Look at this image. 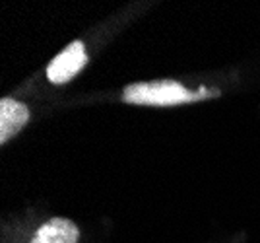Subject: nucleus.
Instances as JSON below:
<instances>
[{"label":"nucleus","instance_id":"20e7f679","mask_svg":"<svg viewBox=\"0 0 260 243\" xmlns=\"http://www.w3.org/2000/svg\"><path fill=\"white\" fill-rule=\"evenodd\" d=\"M80 230L72 220L53 218L37 228L31 243H78Z\"/></svg>","mask_w":260,"mask_h":243},{"label":"nucleus","instance_id":"7ed1b4c3","mask_svg":"<svg viewBox=\"0 0 260 243\" xmlns=\"http://www.w3.org/2000/svg\"><path fill=\"white\" fill-rule=\"evenodd\" d=\"M29 121V109L12 98L0 100V144H6Z\"/></svg>","mask_w":260,"mask_h":243},{"label":"nucleus","instance_id":"f03ea898","mask_svg":"<svg viewBox=\"0 0 260 243\" xmlns=\"http://www.w3.org/2000/svg\"><path fill=\"white\" fill-rule=\"evenodd\" d=\"M87 53L82 41H72L66 49H62L58 55L47 67V78L53 84H66L72 78L80 74V70L86 67Z\"/></svg>","mask_w":260,"mask_h":243},{"label":"nucleus","instance_id":"f257e3e1","mask_svg":"<svg viewBox=\"0 0 260 243\" xmlns=\"http://www.w3.org/2000/svg\"><path fill=\"white\" fill-rule=\"evenodd\" d=\"M217 96V92L202 88L198 92L184 88L183 84L173 80H157V82H138L130 84L122 92V101L132 105H150V107H171L192 101Z\"/></svg>","mask_w":260,"mask_h":243}]
</instances>
